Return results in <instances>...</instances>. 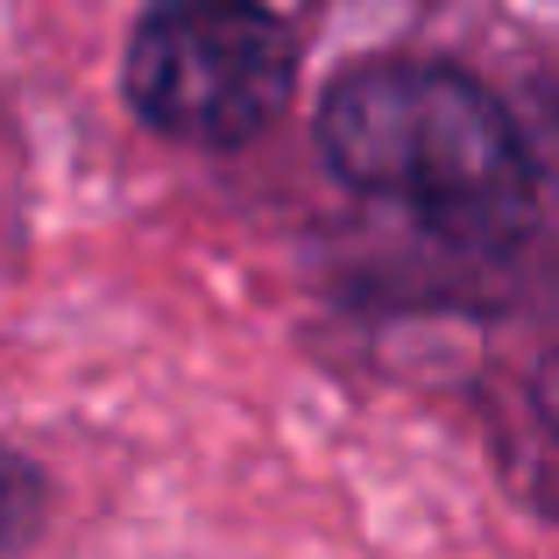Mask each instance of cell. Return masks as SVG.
I'll return each mask as SVG.
<instances>
[{"label": "cell", "mask_w": 559, "mask_h": 559, "mask_svg": "<svg viewBox=\"0 0 559 559\" xmlns=\"http://www.w3.org/2000/svg\"><path fill=\"white\" fill-rule=\"evenodd\" d=\"M298 85L290 28L262 0H150L128 43V99L170 142L248 150Z\"/></svg>", "instance_id": "cell-2"}, {"label": "cell", "mask_w": 559, "mask_h": 559, "mask_svg": "<svg viewBox=\"0 0 559 559\" xmlns=\"http://www.w3.org/2000/svg\"><path fill=\"white\" fill-rule=\"evenodd\" d=\"M319 150L333 178L361 199H382L418 227L481 248L510 241L538 199L524 128L489 85L453 64H355L319 107Z\"/></svg>", "instance_id": "cell-1"}, {"label": "cell", "mask_w": 559, "mask_h": 559, "mask_svg": "<svg viewBox=\"0 0 559 559\" xmlns=\"http://www.w3.org/2000/svg\"><path fill=\"white\" fill-rule=\"evenodd\" d=\"M43 503H50V489H43V467L0 447V552H8V546H28V538H36Z\"/></svg>", "instance_id": "cell-3"}]
</instances>
